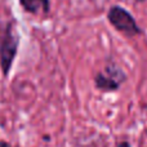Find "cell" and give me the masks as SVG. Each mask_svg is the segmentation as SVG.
Wrapping results in <instances>:
<instances>
[{
    "label": "cell",
    "instance_id": "1",
    "mask_svg": "<svg viewBox=\"0 0 147 147\" xmlns=\"http://www.w3.org/2000/svg\"><path fill=\"white\" fill-rule=\"evenodd\" d=\"M20 45V36L14 27V22H8L0 30V66L5 76L12 69L13 61Z\"/></svg>",
    "mask_w": 147,
    "mask_h": 147
},
{
    "label": "cell",
    "instance_id": "2",
    "mask_svg": "<svg viewBox=\"0 0 147 147\" xmlns=\"http://www.w3.org/2000/svg\"><path fill=\"white\" fill-rule=\"evenodd\" d=\"M107 17H109L110 23L116 30L121 31L128 36H134L137 34L142 32L140 26L137 25L134 18L132 17V14L119 5H114V7L110 8Z\"/></svg>",
    "mask_w": 147,
    "mask_h": 147
},
{
    "label": "cell",
    "instance_id": "3",
    "mask_svg": "<svg viewBox=\"0 0 147 147\" xmlns=\"http://www.w3.org/2000/svg\"><path fill=\"white\" fill-rule=\"evenodd\" d=\"M20 3L23 7V9L30 13H48L49 7H51L49 0H20Z\"/></svg>",
    "mask_w": 147,
    "mask_h": 147
},
{
    "label": "cell",
    "instance_id": "4",
    "mask_svg": "<svg viewBox=\"0 0 147 147\" xmlns=\"http://www.w3.org/2000/svg\"><path fill=\"white\" fill-rule=\"evenodd\" d=\"M94 83H96V86L98 89L103 92H114L119 89V84L115 83L114 80H111L110 78H107L105 74H97L96 78H94Z\"/></svg>",
    "mask_w": 147,
    "mask_h": 147
},
{
    "label": "cell",
    "instance_id": "5",
    "mask_svg": "<svg viewBox=\"0 0 147 147\" xmlns=\"http://www.w3.org/2000/svg\"><path fill=\"white\" fill-rule=\"evenodd\" d=\"M105 71H106L107 78H110L111 80H114L115 83H117L119 85H121V84L127 80V75H125L124 71H123L116 63L109 62L107 66H106V69H105Z\"/></svg>",
    "mask_w": 147,
    "mask_h": 147
},
{
    "label": "cell",
    "instance_id": "6",
    "mask_svg": "<svg viewBox=\"0 0 147 147\" xmlns=\"http://www.w3.org/2000/svg\"><path fill=\"white\" fill-rule=\"evenodd\" d=\"M117 147H132V146H130L129 142H121V143L117 145Z\"/></svg>",
    "mask_w": 147,
    "mask_h": 147
},
{
    "label": "cell",
    "instance_id": "7",
    "mask_svg": "<svg viewBox=\"0 0 147 147\" xmlns=\"http://www.w3.org/2000/svg\"><path fill=\"white\" fill-rule=\"evenodd\" d=\"M0 147H12V146H10L9 143L4 142V141H0Z\"/></svg>",
    "mask_w": 147,
    "mask_h": 147
},
{
    "label": "cell",
    "instance_id": "8",
    "mask_svg": "<svg viewBox=\"0 0 147 147\" xmlns=\"http://www.w3.org/2000/svg\"><path fill=\"white\" fill-rule=\"evenodd\" d=\"M138 1H143V0H138Z\"/></svg>",
    "mask_w": 147,
    "mask_h": 147
}]
</instances>
